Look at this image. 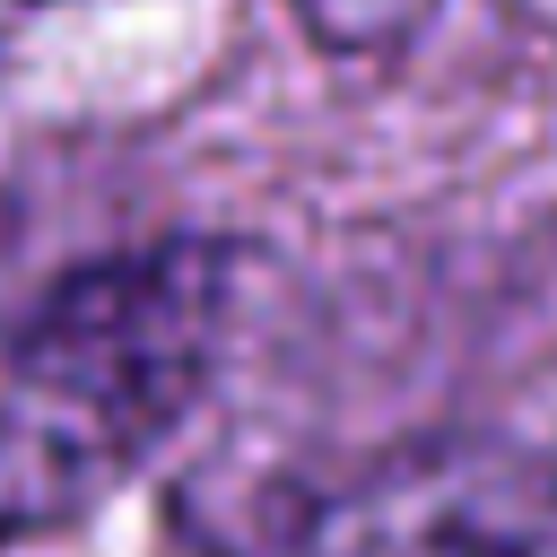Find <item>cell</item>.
Instances as JSON below:
<instances>
[{
	"instance_id": "1",
	"label": "cell",
	"mask_w": 557,
	"mask_h": 557,
	"mask_svg": "<svg viewBox=\"0 0 557 557\" xmlns=\"http://www.w3.org/2000/svg\"><path fill=\"white\" fill-rule=\"evenodd\" d=\"M235 252L165 235L104 252L0 322V540L96 513L218 374Z\"/></svg>"
},
{
	"instance_id": "3",
	"label": "cell",
	"mask_w": 557,
	"mask_h": 557,
	"mask_svg": "<svg viewBox=\"0 0 557 557\" xmlns=\"http://www.w3.org/2000/svg\"><path fill=\"white\" fill-rule=\"evenodd\" d=\"M296 9H305V26H313L322 44L374 52V44H400V35H418L435 0H296Z\"/></svg>"
},
{
	"instance_id": "2",
	"label": "cell",
	"mask_w": 557,
	"mask_h": 557,
	"mask_svg": "<svg viewBox=\"0 0 557 557\" xmlns=\"http://www.w3.org/2000/svg\"><path fill=\"white\" fill-rule=\"evenodd\" d=\"M557 470L522 444L444 435L339 479L287 557H548Z\"/></svg>"
}]
</instances>
